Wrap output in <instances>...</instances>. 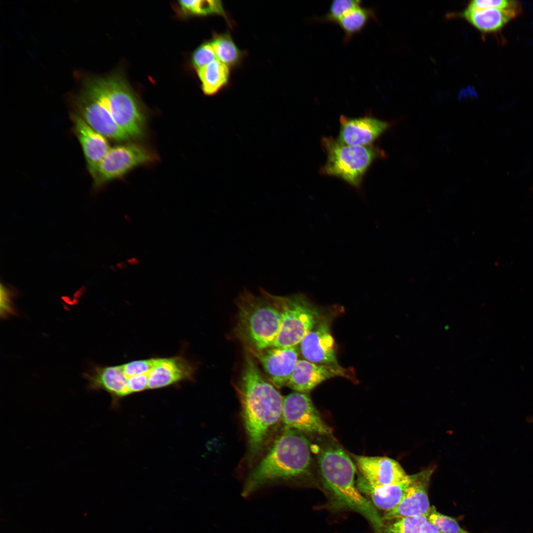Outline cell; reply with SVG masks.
Segmentation results:
<instances>
[{"instance_id":"14","label":"cell","mask_w":533,"mask_h":533,"mask_svg":"<svg viewBox=\"0 0 533 533\" xmlns=\"http://www.w3.org/2000/svg\"><path fill=\"white\" fill-rule=\"evenodd\" d=\"M333 316L325 313L300 342V352L305 360L318 364H339L331 332Z\"/></svg>"},{"instance_id":"25","label":"cell","mask_w":533,"mask_h":533,"mask_svg":"<svg viewBox=\"0 0 533 533\" xmlns=\"http://www.w3.org/2000/svg\"><path fill=\"white\" fill-rule=\"evenodd\" d=\"M425 516H406L394 518L385 524L381 533H419L422 524L427 520Z\"/></svg>"},{"instance_id":"6","label":"cell","mask_w":533,"mask_h":533,"mask_svg":"<svg viewBox=\"0 0 533 533\" xmlns=\"http://www.w3.org/2000/svg\"><path fill=\"white\" fill-rule=\"evenodd\" d=\"M321 144L327 159L321 174L339 178L356 188L372 162L384 154L372 145H346L332 137H323Z\"/></svg>"},{"instance_id":"28","label":"cell","mask_w":533,"mask_h":533,"mask_svg":"<svg viewBox=\"0 0 533 533\" xmlns=\"http://www.w3.org/2000/svg\"><path fill=\"white\" fill-rule=\"evenodd\" d=\"M427 518L441 533H471L461 528L455 519L437 511L434 506H431Z\"/></svg>"},{"instance_id":"10","label":"cell","mask_w":533,"mask_h":533,"mask_svg":"<svg viewBox=\"0 0 533 533\" xmlns=\"http://www.w3.org/2000/svg\"><path fill=\"white\" fill-rule=\"evenodd\" d=\"M72 104L73 113L107 138L119 142L131 139L116 123L108 108L83 86L74 96Z\"/></svg>"},{"instance_id":"15","label":"cell","mask_w":533,"mask_h":533,"mask_svg":"<svg viewBox=\"0 0 533 533\" xmlns=\"http://www.w3.org/2000/svg\"><path fill=\"white\" fill-rule=\"evenodd\" d=\"M335 377L356 381L352 369H346L339 364H322L299 360L286 386L296 391L307 392L323 381Z\"/></svg>"},{"instance_id":"9","label":"cell","mask_w":533,"mask_h":533,"mask_svg":"<svg viewBox=\"0 0 533 533\" xmlns=\"http://www.w3.org/2000/svg\"><path fill=\"white\" fill-rule=\"evenodd\" d=\"M282 422L285 429L323 436L332 435L307 392L296 391L283 398Z\"/></svg>"},{"instance_id":"19","label":"cell","mask_w":533,"mask_h":533,"mask_svg":"<svg viewBox=\"0 0 533 533\" xmlns=\"http://www.w3.org/2000/svg\"><path fill=\"white\" fill-rule=\"evenodd\" d=\"M71 118L87 170L91 176L110 149L109 144L106 137L93 129L77 114L72 112Z\"/></svg>"},{"instance_id":"5","label":"cell","mask_w":533,"mask_h":533,"mask_svg":"<svg viewBox=\"0 0 533 533\" xmlns=\"http://www.w3.org/2000/svg\"><path fill=\"white\" fill-rule=\"evenodd\" d=\"M86 87L109 109L117 125L131 139L141 138L146 130L142 107L125 81L118 75L87 76Z\"/></svg>"},{"instance_id":"32","label":"cell","mask_w":533,"mask_h":533,"mask_svg":"<svg viewBox=\"0 0 533 533\" xmlns=\"http://www.w3.org/2000/svg\"><path fill=\"white\" fill-rule=\"evenodd\" d=\"M419 533H441V532L435 525L427 519L422 524Z\"/></svg>"},{"instance_id":"3","label":"cell","mask_w":533,"mask_h":533,"mask_svg":"<svg viewBox=\"0 0 533 533\" xmlns=\"http://www.w3.org/2000/svg\"><path fill=\"white\" fill-rule=\"evenodd\" d=\"M318 468L325 487L336 501L365 517L377 533H381L384 522L374 505L355 486L356 467L341 447L331 445L321 450Z\"/></svg>"},{"instance_id":"18","label":"cell","mask_w":533,"mask_h":533,"mask_svg":"<svg viewBox=\"0 0 533 533\" xmlns=\"http://www.w3.org/2000/svg\"><path fill=\"white\" fill-rule=\"evenodd\" d=\"M340 121V130L337 140L349 145H372L391 126L388 122L370 116L350 118L341 115Z\"/></svg>"},{"instance_id":"31","label":"cell","mask_w":533,"mask_h":533,"mask_svg":"<svg viewBox=\"0 0 533 533\" xmlns=\"http://www.w3.org/2000/svg\"><path fill=\"white\" fill-rule=\"evenodd\" d=\"M13 292L3 284H0V316L3 318L13 314L15 312L13 307Z\"/></svg>"},{"instance_id":"2","label":"cell","mask_w":533,"mask_h":533,"mask_svg":"<svg viewBox=\"0 0 533 533\" xmlns=\"http://www.w3.org/2000/svg\"><path fill=\"white\" fill-rule=\"evenodd\" d=\"M310 450L309 442L303 433L284 429L250 472L242 494L248 496L265 486L308 474L312 462Z\"/></svg>"},{"instance_id":"12","label":"cell","mask_w":533,"mask_h":533,"mask_svg":"<svg viewBox=\"0 0 533 533\" xmlns=\"http://www.w3.org/2000/svg\"><path fill=\"white\" fill-rule=\"evenodd\" d=\"M196 371L194 363L182 352L170 357H153L152 366L149 372L148 389L163 388L193 381Z\"/></svg>"},{"instance_id":"23","label":"cell","mask_w":533,"mask_h":533,"mask_svg":"<svg viewBox=\"0 0 533 533\" xmlns=\"http://www.w3.org/2000/svg\"><path fill=\"white\" fill-rule=\"evenodd\" d=\"M375 18L374 10L370 7L358 6L344 14L336 23L344 32V41L347 42L360 32L371 19Z\"/></svg>"},{"instance_id":"21","label":"cell","mask_w":533,"mask_h":533,"mask_svg":"<svg viewBox=\"0 0 533 533\" xmlns=\"http://www.w3.org/2000/svg\"><path fill=\"white\" fill-rule=\"evenodd\" d=\"M358 481L360 491L367 495L374 506L385 512L395 507L402 499L410 482V475L401 482L387 485L372 487L361 477Z\"/></svg>"},{"instance_id":"11","label":"cell","mask_w":533,"mask_h":533,"mask_svg":"<svg viewBox=\"0 0 533 533\" xmlns=\"http://www.w3.org/2000/svg\"><path fill=\"white\" fill-rule=\"evenodd\" d=\"M434 471V466L429 467L410 475V482L402 499L395 507L384 512L383 521L406 516L427 517L431 507L428 489Z\"/></svg>"},{"instance_id":"1","label":"cell","mask_w":533,"mask_h":533,"mask_svg":"<svg viewBox=\"0 0 533 533\" xmlns=\"http://www.w3.org/2000/svg\"><path fill=\"white\" fill-rule=\"evenodd\" d=\"M235 385L248 444L249 463L262 454L282 422L284 397L246 350Z\"/></svg>"},{"instance_id":"26","label":"cell","mask_w":533,"mask_h":533,"mask_svg":"<svg viewBox=\"0 0 533 533\" xmlns=\"http://www.w3.org/2000/svg\"><path fill=\"white\" fill-rule=\"evenodd\" d=\"M179 3L186 13L198 15L217 14L227 19L220 0H181Z\"/></svg>"},{"instance_id":"13","label":"cell","mask_w":533,"mask_h":533,"mask_svg":"<svg viewBox=\"0 0 533 533\" xmlns=\"http://www.w3.org/2000/svg\"><path fill=\"white\" fill-rule=\"evenodd\" d=\"M261 365L266 378L277 388L286 386L298 362L297 346H272L260 350L246 349Z\"/></svg>"},{"instance_id":"7","label":"cell","mask_w":533,"mask_h":533,"mask_svg":"<svg viewBox=\"0 0 533 533\" xmlns=\"http://www.w3.org/2000/svg\"><path fill=\"white\" fill-rule=\"evenodd\" d=\"M271 296L281 317L280 331L274 346H296L325 314L303 294Z\"/></svg>"},{"instance_id":"30","label":"cell","mask_w":533,"mask_h":533,"mask_svg":"<svg viewBox=\"0 0 533 533\" xmlns=\"http://www.w3.org/2000/svg\"><path fill=\"white\" fill-rule=\"evenodd\" d=\"M473 9L499 8H509L518 7L516 1L508 0H474L470 1L467 6Z\"/></svg>"},{"instance_id":"33","label":"cell","mask_w":533,"mask_h":533,"mask_svg":"<svg viewBox=\"0 0 533 533\" xmlns=\"http://www.w3.org/2000/svg\"><path fill=\"white\" fill-rule=\"evenodd\" d=\"M527 420L530 422H533V417L528 418Z\"/></svg>"},{"instance_id":"16","label":"cell","mask_w":533,"mask_h":533,"mask_svg":"<svg viewBox=\"0 0 533 533\" xmlns=\"http://www.w3.org/2000/svg\"><path fill=\"white\" fill-rule=\"evenodd\" d=\"M362 478L370 486H381L402 481L409 475L396 460L386 457L353 455Z\"/></svg>"},{"instance_id":"27","label":"cell","mask_w":533,"mask_h":533,"mask_svg":"<svg viewBox=\"0 0 533 533\" xmlns=\"http://www.w3.org/2000/svg\"><path fill=\"white\" fill-rule=\"evenodd\" d=\"M360 0H334L327 12L323 16L315 17V20L336 23L344 14L350 10L361 5Z\"/></svg>"},{"instance_id":"8","label":"cell","mask_w":533,"mask_h":533,"mask_svg":"<svg viewBox=\"0 0 533 533\" xmlns=\"http://www.w3.org/2000/svg\"><path fill=\"white\" fill-rule=\"evenodd\" d=\"M155 158L150 150L137 144L111 147L91 175L93 186L99 189L139 166L153 162Z\"/></svg>"},{"instance_id":"24","label":"cell","mask_w":533,"mask_h":533,"mask_svg":"<svg viewBox=\"0 0 533 533\" xmlns=\"http://www.w3.org/2000/svg\"><path fill=\"white\" fill-rule=\"evenodd\" d=\"M210 42L218 60L229 67L236 66L240 62L242 52L229 34L217 35Z\"/></svg>"},{"instance_id":"17","label":"cell","mask_w":533,"mask_h":533,"mask_svg":"<svg viewBox=\"0 0 533 533\" xmlns=\"http://www.w3.org/2000/svg\"><path fill=\"white\" fill-rule=\"evenodd\" d=\"M90 391L104 390L112 398V406H118L119 401L131 395L127 380L121 365L114 366L93 365L83 374Z\"/></svg>"},{"instance_id":"20","label":"cell","mask_w":533,"mask_h":533,"mask_svg":"<svg viewBox=\"0 0 533 533\" xmlns=\"http://www.w3.org/2000/svg\"><path fill=\"white\" fill-rule=\"evenodd\" d=\"M518 12V7L473 9L467 7L461 15L479 31L490 33L500 29Z\"/></svg>"},{"instance_id":"29","label":"cell","mask_w":533,"mask_h":533,"mask_svg":"<svg viewBox=\"0 0 533 533\" xmlns=\"http://www.w3.org/2000/svg\"><path fill=\"white\" fill-rule=\"evenodd\" d=\"M217 59L211 42L202 44L194 51L192 57V64L196 69L201 68Z\"/></svg>"},{"instance_id":"4","label":"cell","mask_w":533,"mask_h":533,"mask_svg":"<svg viewBox=\"0 0 533 533\" xmlns=\"http://www.w3.org/2000/svg\"><path fill=\"white\" fill-rule=\"evenodd\" d=\"M238 313L235 333L246 349L273 346L279 334L281 317L271 294L263 288L256 295L247 290L236 300Z\"/></svg>"},{"instance_id":"22","label":"cell","mask_w":533,"mask_h":533,"mask_svg":"<svg viewBox=\"0 0 533 533\" xmlns=\"http://www.w3.org/2000/svg\"><path fill=\"white\" fill-rule=\"evenodd\" d=\"M204 93L212 96L218 93L228 82L229 67L216 59L208 65L197 70Z\"/></svg>"}]
</instances>
